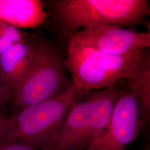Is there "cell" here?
<instances>
[{"label":"cell","instance_id":"cell-1","mask_svg":"<svg viewBox=\"0 0 150 150\" xmlns=\"http://www.w3.org/2000/svg\"><path fill=\"white\" fill-rule=\"evenodd\" d=\"M90 92L75 102L39 150H85L105 131L119 93L117 83Z\"/></svg>","mask_w":150,"mask_h":150},{"label":"cell","instance_id":"cell-2","mask_svg":"<svg viewBox=\"0 0 150 150\" xmlns=\"http://www.w3.org/2000/svg\"><path fill=\"white\" fill-rule=\"evenodd\" d=\"M49 2L57 27L69 37L80 28L97 25L133 28L144 25L150 15L148 0H54Z\"/></svg>","mask_w":150,"mask_h":150},{"label":"cell","instance_id":"cell-3","mask_svg":"<svg viewBox=\"0 0 150 150\" xmlns=\"http://www.w3.org/2000/svg\"><path fill=\"white\" fill-rule=\"evenodd\" d=\"M146 50L111 54L69 39L64 66L72 85L88 93L126 79L139 65Z\"/></svg>","mask_w":150,"mask_h":150},{"label":"cell","instance_id":"cell-4","mask_svg":"<svg viewBox=\"0 0 150 150\" xmlns=\"http://www.w3.org/2000/svg\"><path fill=\"white\" fill-rule=\"evenodd\" d=\"M87 93L71 85L50 100L13 112L0 136V147L24 141L39 150L59 128L75 102Z\"/></svg>","mask_w":150,"mask_h":150},{"label":"cell","instance_id":"cell-5","mask_svg":"<svg viewBox=\"0 0 150 150\" xmlns=\"http://www.w3.org/2000/svg\"><path fill=\"white\" fill-rule=\"evenodd\" d=\"M64 58L58 46L36 40L32 59L12 95L14 112L50 100L72 85Z\"/></svg>","mask_w":150,"mask_h":150},{"label":"cell","instance_id":"cell-6","mask_svg":"<svg viewBox=\"0 0 150 150\" xmlns=\"http://www.w3.org/2000/svg\"><path fill=\"white\" fill-rule=\"evenodd\" d=\"M144 123L133 92L124 85L119 93L105 131L87 150H122L139 134Z\"/></svg>","mask_w":150,"mask_h":150},{"label":"cell","instance_id":"cell-7","mask_svg":"<svg viewBox=\"0 0 150 150\" xmlns=\"http://www.w3.org/2000/svg\"><path fill=\"white\" fill-rule=\"evenodd\" d=\"M69 39L111 54L120 55L144 50L150 46V32L131 27L97 25L74 32Z\"/></svg>","mask_w":150,"mask_h":150},{"label":"cell","instance_id":"cell-8","mask_svg":"<svg viewBox=\"0 0 150 150\" xmlns=\"http://www.w3.org/2000/svg\"><path fill=\"white\" fill-rule=\"evenodd\" d=\"M36 40L15 43L0 54V76L13 92L25 75L32 59Z\"/></svg>","mask_w":150,"mask_h":150},{"label":"cell","instance_id":"cell-9","mask_svg":"<svg viewBox=\"0 0 150 150\" xmlns=\"http://www.w3.org/2000/svg\"><path fill=\"white\" fill-rule=\"evenodd\" d=\"M47 17L39 0H0V22L19 29L42 25Z\"/></svg>","mask_w":150,"mask_h":150},{"label":"cell","instance_id":"cell-10","mask_svg":"<svg viewBox=\"0 0 150 150\" xmlns=\"http://www.w3.org/2000/svg\"><path fill=\"white\" fill-rule=\"evenodd\" d=\"M123 80L136 97L140 117L144 125L146 124L150 115V55L147 50L139 65Z\"/></svg>","mask_w":150,"mask_h":150},{"label":"cell","instance_id":"cell-11","mask_svg":"<svg viewBox=\"0 0 150 150\" xmlns=\"http://www.w3.org/2000/svg\"><path fill=\"white\" fill-rule=\"evenodd\" d=\"M29 39L26 32L0 22V54L12 45Z\"/></svg>","mask_w":150,"mask_h":150},{"label":"cell","instance_id":"cell-12","mask_svg":"<svg viewBox=\"0 0 150 150\" xmlns=\"http://www.w3.org/2000/svg\"><path fill=\"white\" fill-rule=\"evenodd\" d=\"M12 92L6 85L0 76V113L5 115L9 103H11Z\"/></svg>","mask_w":150,"mask_h":150},{"label":"cell","instance_id":"cell-13","mask_svg":"<svg viewBox=\"0 0 150 150\" xmlns=\"http://www.w3.org/2000/svg\"><path fill=\"white\" fill-rule=\"evenodd\" d=\"M0 150H39L30 142L24 141H16L0 147Z\"/></svg>","mask_w":150,"mask_h":150},{"label":"cell","instance_id":"cell-14","mask_svg":"<svg viewBox=\"0 0 150 150\" xmlns=\"http://www.w3.org/2000/svg\"><path fill=\"white\" fill-rule=\"evenodd\" d=\"M7 117H8L6 116L5 115L0 113V136L2 134L4 128L5 127Z\"/></svg>","mask_w":150,"mask_h":150},{"label":"cell","instance_id":"cell-15","mask_svg":"<svg viewBox=\"0 0 150 150\" xmlns=\"http://www.w3.org/2000/svg\"></svg>","mask_w":150,"mask_h":150}]
</instances>
